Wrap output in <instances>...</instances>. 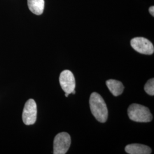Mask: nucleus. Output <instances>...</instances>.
I'll list each match as a JSON object with an SVG mask.
<instances>
[{
    "mask_svg": "<svg viewBox=\"0 0 154 154\" xmlns=\"http://www.w3.org/2000/svg\"><path fill=\"white\" fill-rule=\"evenodd\" d=\"M89 104L91 113L100 123H105L108 118V110L104 99L99 94L94 92L91 94Z\"/></svg>",
    "mask_w": 154,
    "mask_h": 154,
    "instance_id": "obj_1",
    "label": "nucleus"
},
{
    "mask_svg": "<svg viewBox=\"0 0 154 154\" xmlns=\"http://www.w3.org/2000/svg\"><path fill=\"white\" fill-rule=\"evenodd\" d=\"M128 116L131 120L137 122L147 123L151 121L153 118L149 108L136 103L129 106Z\"/></svg>",
    "mask_w": 154,
    "mask_h": 154,
    "instance_id": "obj_2",
    "label": "nucleus"
},
{
    "mask_svg": "<svg viewBox=\"0 0 154 154\" xmlns=\"http://www.w3.org/2000/svg\"><path fill=\"white\" fill-rule=\"evenodd\" d=\"M71 144V138L67 132H61L55 136L53 149L54 154H65L67 152Z\"/></svg>",
    "mask_w": 154,
    "mask_h": 154,
    "instance_id": "obj_3",
    "label": "nucleus"
},
{
    "mask_svg": "<svg viewBox=\"0 0 154 154\" xmlns=\"http://www.w3.org/2000/svg\"><path fill=\"white\" fill-rule=\"evenodd\" d=\"M37 108L35 100L30 99L26 102L22 112V120L26 125H32L37 120Z\"/></svg>",
    "mask_w": 154,
    "mask_h": 154,
    "instance_id": "obj_4",
    "label": "nucleus"
},
{
    "mask_svg": "<svg viewBox=\"0 0 154 154\" xmlns=\"http://www.w3.org/2000/svg\"><path fill=\"white\" fill-rule=\"evenodd\" d=\"M131 45L132 48L138 53L151 55L154 53V45L149 39L144 37H135L131 39Z\"/></svg>",
    "mask_w": 154,
    "mask_h": 154,
    "instance_id": "obj_5",
    "label": "nucleus"
},
{
    "mask_svg": "<svg viewBox=\"0 0 154 154\" xmlns=\"http://www.w3.org/2000/svg\"><path fill=\"white\" fill-rule=\"evenodd\" d=\"M60 83L62 90L67 93L72 94V91L75 90V80L71 71L65 70L60 74Z\"/></svg>",
    "mask_w": 154,
    "mask_h": 154,
    "instance_id": "obj_6",
    "label": "nucleus"
},
{
    "mask_svg": "<svg viewBox=\"0 0 154 154\" xmlns=\"http://www.w3.org/2000/svg\"><path fill=\"white\" fill-rule=\"evenodd\" d=\"M125 151L129 154H149L152 152V150L149 146L134 143L127 145L125 147Z\"/></svg>",
    "mask_w": 154,
    "mask_h": 154,
    "instance_id": "obj_7",
    "label": "nucleus"
},
{
    "mask_svg": "<svg viewBox=\"0 0 154 154\" xmlns=\"http://www.w3.org/2000/svg\"><path fill=\"white\" fill-rule=\"evenodd\" d=\"M106 85L110 92L115 97L121 95L124 90V86L122 83L115 79H109L106 81Z\"/></svg>",
    "mask_w": 154,
    "mask_h": 154,
    "instance_id": "obj_8",
    "label": "nucleus"
},
{
    "mask_svg": "<svg viewBox=\"0 0 154 154\" xmlns=\"http://www.w3.org/2000/svg\"><path fill=\"white\" fill-rule=\"evenodd\" d=\"M29 9L36 15H41L44 10V0H28Z\"/></svg>",
    "mask_w": 154,
    "mask_h": 154,
    "instance_id": "obj_9",
    "label": "nucleus"
},
{
    "mask_svg": "<svg viewBox=\"0 0 154 154\" xmlns=\"http://www.w3.org/2000/svg\"><path fill=\"white\" fill-rule=\"evenodd\" d=\"M145 91L149 95L153 96L154 95V79L151 78L149 80L144 86Z\"/></svg>",
    "mask_w": 154,
    "mask_h": 154,
    "instance_id": "obj_10",
    "label": "nucleus"
},
{
    "mask_svg": "<svg viewBox=\"0 0 154 154\" xmlns=\"http://www.w3.org/2000/svg\"><path fill=\"white\" fill-rule=\"evenodd\" d=\"M149 13L152 16H154V6H151L149 8Z\"/></svg>",
    "mask_w": 154,
    "mask_h": 154,
    "instance_id": "obj_11",
    "label": "nucleus"
},
{
    "mask_svg": "<svg viewBox=\"0 0 154 154\" xmlns=\"http://www.w3.org/2000/svg\"><path fill=\"white\" fill-rule=\"evenodd\" d=\"M65 97H68V95H69V94L67 93H65Z\"/></svg>",
    "mask_w": 154,
    "mask_h": 154,
    "instance_id": "obj_12",
    "label": "nucleus"
},
{
    "mask_svg": "<svg viewBox=\"0 0 154 154\" xmlns=\"http://www.w3.org/2000/svg\"><path fill=\"white\" fill-rule=\"evenodd\" d=\"M72 94H75V90H73V91H72Z\"/></svg>",
    "mask_w": 154,
    "mask_h": 154,
    "instance_id": "obj_13",
    "label": "nucleus"
}]
</instances>
